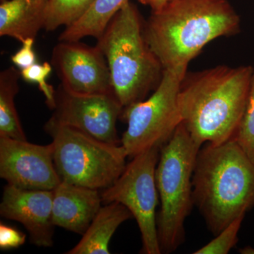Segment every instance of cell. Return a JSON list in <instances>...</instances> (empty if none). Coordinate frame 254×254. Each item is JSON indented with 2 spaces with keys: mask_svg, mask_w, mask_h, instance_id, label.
<instances>
[{
  "mask_svg": "<svg viewBox=\"0 0 254 254\" xmlns=\"http://www.w3.org/2000/svg\"><path fill=\"white\" fill-rule=\"evenodd\" d=\"M245 216L239 217L227 225L215 238L204 247L193 252L194 254H227L238 242V233Z\"/></svg>",
  "mask_w": 254,
  "mask_h": 254,
  "instance_id": "obj_20",
  "label": "cell"
},
{
  "mask_svg": "<svg viewBox=\"0 0 254 254\" xmlns=\"http://www.w3.org/2000/svg\"><path fill=\"white\" fill-rule=\"evenodd\" d=\"M160 151V148L153 147L133 157L117 181L101 192L103 203H121L136 219L141 234V252L145 254H162L156 218L159 194L155 182Z\"/></svg>",
  "mask_w": 254,
  "mask_h": 254,
  "instance_id": "obj_8",
  "label": "cell"
},
{
  "mask_svg": "<svg viewBox=\"0 0 254 254\" xmlns=\"http://www.w3.org/2000/svg\"><path fill=\"white\" fill-rule=\"evenodd\" d=\"M233 138L254 162V68L245 113Z\"/></svg>",
  "mask_w": 254,
  "mask_h": 254,
  "instance_id": "obj_19",
  "label": "cell"
},
{
  "mask_svg": "<svg viewBox=\"0 0 254 254\" xmlns=\"http://www.w3.org/2000/svg\"><path fill=\"white\" fill-rule=\"evenodd\" d=\"M51 64L61 84L81 94L113 93L106 58L98 46L79 41H60L52 54Z\"/></svg>",
  "mask_w": 254,
  "mask_h": 254,
  "instance_id": "obj_11",
  "label": "cell"
},
{
  "mask_svg": "<svg viewBox=\"0 0 254 254\" xmlns=\"http://www.w3.org/2000/svg\"><path fill=\"white\" fill-rule=\"evenodd\" d=\"M94 0H48L45 11L44 26L47 31L76 22L86 12Z\"/></svg>",
  "mask_w": 254,
  "mask_h": 254,
  "instance_id": "obj_18",
  "label": "cell"
},
{
  "mask_svg": "<svg viewBox=\"0 0 254 254\" xmlns=\"http://www.w3.org/2000/svg\"><path fill=\"white\" fill-rule=\"evenodd\" d=\"M51 64L36 63L32 66L21 70V78L28 83L38 84L40 91L46 97V104L53 110L55 105V90L52 85L47 83V78L53 70Z\"/></svg>",
  "mask_w": 254,
  "mask_h": 254,
  "instance_id": "obj_21",
  "label": "cell"
},
{
  "mask_svg": "<svg viewBox=\"0 0 254 254\" xmlns=\"http://www.w3.org/2000/svg\"><path fill=\"white\" fill-rule=\"evenodd\" d=\"M202 145L182 124L160 148L155 182L160 200L158 232L162 253H171L185 239V222L193 203V175Z\"/></svg>",
  "mask_w": 254,
  "mask_h": 254,
  "instance_id": "obj_5",
  "label": "cell"
},
{
  "mask_svg": "<svg viewBox=\"0 0 254 254\" xmlns=\"http://www.w3.org/2000/svg\"><path fill=\"white\" fill-rule=\"evenodd\" d=\"M240 31L227 0H172L143 23L148 46L164 69L187 65L210 42Z\"/></svg>",
  "mask_w": 254,
  "mask_h": 254,
  "instance_id": "obj_2",
  "label": "cell"
},
{
  "mask_svg": "<svg viewBox=\"0 0 254 254\" xmlns=\"http://www.w3.org/2000/svg\"><path fill=\"white\" fill-rule=\"evenodd\" d=\"M251 66H217L184 78L179 93L182 124L200 145H219L236 134L253 74Z\"/></svg>",
  "mask_w": 254,
  "mask_h": 254,
  "instance_id": "obj_1",
  "label": "cell"
},
{
  "mask_svg": "<svg viewBox=\"0 0 254 254\" xmlns=\"http://www.w3.org/2000/svg\"><path fill=\"white\" fill-rule=\"evenodd\" d=\"M187 66L165 68L160 83L149 98L124 109L122 116L127 128L121 145L128 158L153 147L161 148L182 123L179 93Z\"/></svg>",
  "mask_w": 254,
  "mask_h": 254,
  "instance_id": "obj_7",
  "label": "cell"
},
{
  "mask_svg": "<svg viewBox=\"0 0 254 254\" xmlns=\"http://www.w3.org/2000/svg\"><path fill=\"white\" fill-rule=\"evenodd\" d=\"M0 177L29 190H54L62 182L54 163L53 143L38 145L0 137Z\"/></svg>",
  "mask_w": 254,
  "mask_h": 254,
  "instance_id": "obj_10",
  "label": "cell"
},
{
  "mask_svg": "<svg viewBox=\"0 0 254 254\" xmlns=\"http://www.w3.org/2000/svg\"><path fill=\"white\" fill-rule=\"evenodd\" d=\"M172 0H138L142 4L146 5L151 8L152 11L161 9Z\"/></svg>",
  "mask_w": 254,
  "mask_h": 254,
  "instance_id": "obj_24",
  "label": "cell"
},
{
  "mask_svg": "<svg viewBox=\"0 0 254 254\" xmlns=\"http://www.w3.org/2000/svg\"><path fill=\"white\" fill-rule=\"evenodd\" d=\"M53 193L55 226L83 235L102 207L99 190L62 181Z\"/></svg>",
  "mask_w": 254,
  "mask_h": 254,
  "instance_id": "obj_13",
  "label": "cell"
},
{
  "mask_svg": "<svg viewBox=\"0 0 254 254\" xmlns=\"http://www.w3.org/2000/svg\"><path fill=\"white\" fill-rule=\"evenodd\" d=\"M26 235L16 228L0 224V248L1 250L18 248L26 242Z\"/></svg>",
  "mask_w": 254,
  "mask_h": 254,
  "instance_id": "obj_23",
  "label": "cell"
},
{
  "mask_svg": "<svg viewBox=\"0 0 254 254\" xmlns=\"http://www.w3.org/2000/svg\"><path fill=\"white\" fill-rule=\"evenodd\" d=\"M240 252L242 254H254V248L250 246H247V247L241 249Z\"/></svg>",
  "mask_w": 254,
  "mask_h": 254,
  "instance_id": "obj_25",
  "label": "cell"
},
{
  "mask_svg": "<svg viewBox=\"0 0 254 254\" xmlns=\"http://www.w3.org/2000/svg\"><path fill=\"white\" fill-rule=\"evenodd\" d=\"M192 182L193 203L215 236L254 207V162L234 138L200 148Z\"/></svg>",
  "mask_w": 254,
  "mask_h": 254,
  "instance_id": "obj_3",
  "label": "cell"
},
{
  "mask_svg": "<svg viewBox=\"0 0 254 254\" xmlns=\"http://www.w3.org/2000/svg\"><path fill=\"white\" fill-rule=\"evenodd\" d=\"M21 77V71L14 66H10L0 73V137L26 141L27 138L15 105Z\"/></svg>",
  "mask_w": 254,
  "mask_h": 254,
  "instance_id": "obj_17",
  "label": "cell"
},
{
  "mask_svg": "<svg viewBox=\"0 0 254 254\" xmlns=\"http://www.w3.org/2000/svg\"><path fill=\"white\" fill-rule=\"evenodd\" d=\"M35 39L28 38L23 41L21 49L11 56V60L15 66L22 70L36 63V55L33 50Z\"/></svg>",
  "mask_w": 254,
  "mask_h": 254,
  "instance_id": "obj_22",
  "label": "cell"
},
{
  "mask_svg": "<svg viewBox=\"0 0 254 254\" xmlns=\"http://www.w3.org/2000/svg\"><path fill=\"white\" fill-rule=\"evenodd\" d=\"M44 128L53 138L55 166L62 181L103 190L112 186L126 168L128 155L121 144L105 143L50 120Z\"/></svg>",
  "mask_w": 254,
  "mask_h": 254,
  "instance_id": "obj_6",
  "label": "cell"
},
{
  "mask_svg": "<svg viewBox=\"0 0 254 254\" xmlns=\"http://www.w3.org/2000/svg\"><path fill=\"white\" fill-rule=\"evenodd\" d=\"M133 217L125 205L118 202L100 208L81 240L66 254H109L110 240L119 227Z\"/></svg>",
  "mask_w": 254,
  "mask_h": 254,
  "instance_id": "obj_15",
  "label": "cell"
},
{
  "mask_svg": "<svg viewBox=\"0 0 254 254\" xmlns=\"http://www.w3.org/2000/svg\"><path fill=\"white\" fill-rule=\"evenodd\" d=\"M53 190H29L6 185L0 203L3 218L22 224L33 245H53Z\"/></svg>",
  "mask_w": 254,
  "mask_h": 254,
  "instance_id": "obj_12",
  "label": "cell"
},
{
  "mask_svg": "<svg viewBox=\"0 0 254 254\" xmlns=\"http://www.w3.org/2000/svg\"><path fill=\"white\" fill-rule=\"evenodd\" d=\"M53 110L50 121L77 128L105 143L121 144L117 123L124 108L114 92L81 94L60 84L55 90Z\"/></svg>",
  "mask_w": 254,
  "mask_h": 254,
  "instance_id": "obj_9",
  "label": "cell"
},
{
  "mask_svg": "<svg viewBox=\"0 0 254 254\" xmlns=\"http://www.w3.org/2000/svg\"><path fill=\"white\" fill-rule=\"evenodd\" d=\"M106 58L114 93L124 109L145 99L160 83L164 68L150 50L134 4H125L98 39Z\"/></svg>",
  "mask_w": 254,
  "mask_h": 254,
  "instance_id": "obj_4",
  "label": "cell"
},
{
  "mask_svg": "<svg viewBox=\"0 0 254 254\" xmlns=\"http://www.w3.org/2000/svg\"><path fill=\"white\" fill-rule=\"evenodd\" d=\"M128 0H94L86 13L60 34V41H80L86 37L97 40Z\"/></svg>",
  "mask_w": 254,
  "mask_h": 254,
  "instance_id": "obj_16",
  "label": "cell"
},
{
  "mask_svg": "<svg viewBox=\"0 0 254 254\" xmlns=\"http://www.w3.org/2000/svg\"><path fill=\"white\" fill-rule=\"evenodd\" d=\"M48 0H1L0 36L15 38L22 43L35 39L44 26Z\"/></svg>",
  "mask_w": 254,
  "mask_h": 254,
  "instance_id": "obj_14",
  "label": "cell"
}]
</instances>
